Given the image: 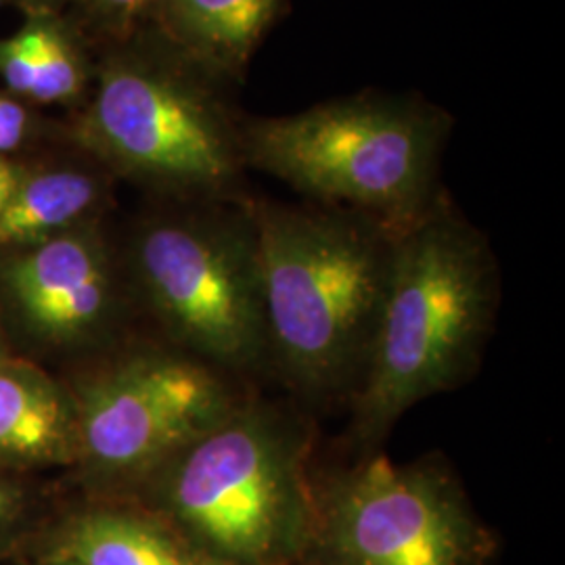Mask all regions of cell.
Masks as SVG:
<instances>
[{
	"instance_id": "2",
	"label": "cell",
	"mask_w": 565,
	"mask_h": 565,
	"mask_svg": "<svg viewBox=\"0 0 565 565\" xmlns=\"http://www.w3.org/2000/svg\"><path fill=\"white\" fill-rule=\"evenodd\" d=\"M499 303L501 281L488 243L440 195L396 228L375 342L345 406L352 455L380 450L404 413L473 380Z\"/></svg>"
},
{
	"instance_id": "3",
	"label": "cell",
	"mask_w": 565,
	"mask_h": 565,
	"mask_svg": "<svg viewBox=\"0 0 565 565\" xmlns=\"http://www.w3.org/2000/svg\"><path fill=\"white\" fill-rule=\"evenodd\" d=\"M317 429L254 390L149 473L139 505L214 565H294L312 509Z\"/></svg>"
},
{
	"instance_id": "11",
	"label": "cell",
	"mask_w": 565,
	"mask_h": 565,
	"mask_svg": "<svg viewBox=\"0 0 565 565\" xmlns=\"http://www.w3.org/2000/svg\"><path fill=\"white\" fill-rule=\"evenodd\" d=\"M78 446L76 415L39 375L0 369V455L57 459Z\"/></svg>"
},
{
	"instance_id": "4",
	"label": "cell",
	"mask_w": 565,
	"mask_h": 565,
	"mask_svg": "<svg viewBox=\"0 0 565 565\" xmlns=\"http://www.w3.org/2000/svg\"><path fill=\"white\" fill-rule=\"evenodd\" d=\"M501 536L440 452L382 450L312 471L310 524L294 565H494Z\"/></svg>"
},
{
	"instance_id": "19",
	"label": "cell",
	"mask_w": 565,
	"mask_h": 565,
	"mask_svg": "<svg viewBox=\"0 0 565 565\" xmlns=\"http://www.w3.org/2000/svg\"><path fill=\"white\" fill-rule=\"evenodd\" d=\"M13 177H18L15 172H13V168L9 166V163L0 162V181H7V179H13Z\"/></svg>"
},
{
	"instance_id": "18",
	"label": "cell",
	"mask_w": 565,
	"mask_h": 565,
	"mask_svg": "<svg viewBox=\"0 0 565 565\" xmlns=\"http://www.w3.org/2000/svg\"><path fill=\"white\" fill-rule=\"evenodd\" d=\"M18 507V499H15V492L7 484H0V524H4L13 511Z\"/></svg>"
},
{
	"instance_id": "15",
	"label": "cell",
	"mask_w": 565,
	"mask_h": 565,
	"mask_svg": "<svg viewBox=\"0 0 565 565\" xmlns=\"http://www.w3.org/2000/svg\"><path fill=\"white\" fill-rule=\"evenodd\" d=\"M36 25L23 30L9 41L0 42V74L9 88L32 97L36 86Z\"/></svg>"
},
{
	"instance_id": "13",
	"label": "cell",
	"mask_w": 565,
	"mask_h": 565,
	"mask_svg": "<svg viewBox=\"0 0 565 565\" xmlns=\"http://www.w3.org/2000/svg\"><path fill=\"white\" fill-rule=\"evenodd\" d=\"M99 198L88 174L53 172L18 184L0 210V245L34 242L78 221Z\"/></svg>"
},
{
	"instance_id": "5",
	"label": "cell",
	"mask_w": 565,
	"mask_h": 565,
	"mask_svg": "<svg viewBox=\"0 0 565 565\" xmlns=\"http://www.w3.org/2000/svg\"><path fill=\"white\" fill-rule=\"evenodd\" d=\"M252 163L324 205L401 228L434 202L440 128L401 105L350 102L252 124Z\"/></svg>"
},
{
	"instance_id": "8",
	"label": "cell",
	"mask_w": 565,
	"mask_h": 565,
	"mask_svg": "<svg viewBox=\"0 0 565 565\" xmlns=\"http://www.w3.org/2000/svg\"><path fill=\"white\" fill-rule=\"evenodd\" d=\"M88 130L107 158L172 186L223 193L242 170L218 114L179 82L139 67L105 74Z\"/></svg>"
},
{
	"instance_id": "10",
	"label": "cell",
	"mask_w": 565,
	"mask_h": 565,
	"mask_svg": "<svg viewBox=\"0 0 565 565\" xmlns=\"http://www.w3.org/2000/svg\"><path fill=\"white\" fill-rule=\"evenodd\" d=\"M61 553L76 565H214L137 501L103 503L74 518Z\"/></svg>"
},
{
	"instance_id": "14",
	"label": "cell",
	"mask_w": 565,
	"mask_h": 565,
	"mask_svg": "<svg viewBox=\"0 0 565 565\" xmlns=\"http://www.w3.org/2000/svg\"><path fill=\"white\" fill-rule=\"evenodd\" d=\"M36 86L34 95L41 102H61L74 97L81 88V67L70 44L60 32L36 25Z\"/></svg>"
},
{
	"instance_id": "16",
	"label": "cell",
	"mask_w": 565,
	"mask_h": 565,
	"mask_svg": "<svg viewBox=\"0 0 565 565\" xmlns=\"http://www.w3.org/2000/svg\"><path fill=\"white\" fill-rule=\"evenodd\" d=\"M25 135V111L11 99L0 97V153L11 151Z\"/></svg>"
},
{
	"instance_id": "17",
	"label": "cell",
	"mask_w": 565,
	"mask_h": 565,
	"mask_svg": "<svg viewBox=\"0 0 565 565\" xmlns=\"http://www.w3.org/2000/svg\"><path fill=\"white\" fill-rule=\"evenodd\" d=\"M102 4L103 11L118 20H128L137 15L145 7H149L153 0H97Z\"/></svg>"
},
{
	"instance_id": "6",
	"label": "cell",
	"mask_w": 565,
	"mask_h": 565,
	"mask_svg": "<svg viewBox=\"0 0 565 565\" xmlns=\"http://www.w3.org/2000/svg\"><path fill=\"white\" fill-rule=\"evenodd\" d=\"M135 258L153 310L191 356L245 385L270 377L252 203L195 223L153 224Z\"/></svg>"
},
{
	"instance_id": "1",
	"label": "cell",
	"mask_w": 565,
	"mask_h": 565,
	"mask_svg": "<svg viewBox=\"0 0 565 565\" xmlns=\"http://www.w3.org/2000/svg\"><path fill=\"white\" fill-rule=\"evenodd\" d=\"M270 377L298 404L348 406L384 308L396 228L343 207L252 202Z\"/></svg>"
},
{
	"instance_id": "7",
	"label": "cell",
	"mask_w": 565,
	"mask_h": 565,
	"mask_svg": "<svg viewBox=\"0 0 565 565\" xmlns=\"http://www.w3.org/2000/svg\"><path fill=\"white\" fill-rule=\"evenodd\" d=\"M249 392L191 354L137 352L82 390L78 448L97 476L139 484L221 424Z\"/></svg>"
},
{
	"instance_id": "20",
	"label": "cell",
	"mask_w": 565,
	"mask_h": 565,
	"mask_svg": "<svg viewBox=\"0 0 565 565\" xmlns=\"http://www.w3.org/2000/svg\"><path fill=\"white\" fill-rule=\"evenodd\" d=\"M57 565H76V564H72V562H65V559H61V564H57Z\"/></svg>"
},
{
	"instance_id": "12",
	"label": "cell",
	"mask_w": 565,
	"mask_h": 565,
	"mask_svg": "<svg viewBox=\"0 0 565 565\" xmlns=\"http://www.w3.org/2000/svg\"><path fill=\"white\" fill-rule=\"evenodd\" d=\"M182 41L223 63H242L277 15L281 0H163Z\"/></svg>"
},
{
	"instance_id": "9",
	"label": "cell",
	"mask_w": 565,
	"mask_h": 565,
	"mask_svg": "<svg viewBox=\"0 0 565 565\" xmlns=\"http://www.w3.org/2000/svg\"><path fill=\"white\" fill-rule=\"evenodd\" d=\"M28 319L55 338H84L107 323L114 282L102 245L88 237L42 243L11 268Z\"/></svg>"
}]
</instances>
